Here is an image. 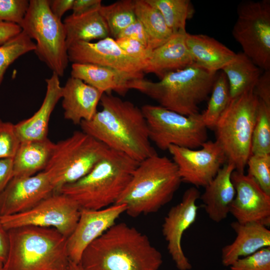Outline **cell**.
I'll return each mask as SVG.
<instances>
[{
  "instance_id": "19",
  "label": "cell",
  "mask_w": 270,
  "mask_h": 270,
  "mask_svg": "<svg viewBox=\"0 0 270 270\" xmlns=\"http://www.w3.org/2000/svg\"><path fill=\"white\" fill-rule=\"evenodd\" d=\"M104 92L70 76L62 86V107L65 119L74 124L89 120L97 112V106Z\"/></svg>"
},
{
  "instance_id": "38",
  "label": "cell",
  "mask_w": 270,
  "mask_h": 270,
  "mask_svg": "<svg viewBox=\"0 0 270 270\" xmlns=\"http://www.w3.org/2000/svg\"><path fill=\"white\" fill-rule=\"evenodd\" d=\"M27 0H0V22L20 25L27 11Z\"/></svg>"
},
{
  "instance_id": "18",
  "label": "cell",
  "mask_w": 270,
  "mask_h": 270,
  "mask_svg": "<svg viewBox=\"0 0 270 270\" xmlns=\"http://www.w3.org/2000/svg\"><path fill=\"white\" fill-rule=\"evenodd\" d=\"M54 192L44 171L30 176L13 177L0 194V216L26 211Z\"/></svg>"
},
{
  "instance_id": "1",
  "label": "cell",
  "mask_w": 270,
  "mask_h": 270,
  "mask_svg": "<svg viewBox=\"0 0 270 270\" xmlns=\"http://www.w3.org/2000/svg\"><path fill=\"white\" fill-rule=\"evenodd\" d=\"M100 102L102 110L80 124L82 131L138 162L158 154L141 108L110 94L104 93Z\"/></svg>"
},
{
  "instance_id": "31",
  "label": "cell",
  "mask_w": 270,
  "mask_h": 270,
  "mask_svg": "<svg viewBox=\"0 0 270 270\" xmlns=\"http://www.w3.org/2000/svg\"><path fill=\"white\" fill-rule=\"evenodd\" d=\"M98 11L107 24L110 34L114 39L136 20L134 0H122L109 5L102 4Z\"/></svg>"
},
{
  "instance_id": "36",
  "label": "cell",
  "mask_w": 270,
  "mask_h": 270,
  "mask_svg": "<svg viewBox=\"0 0 270 270\" xmlns=\"http://www.w3.org/2000/svg\"><path fill=\"white\" fill-rule=\"evenodd\" d=\"M230 267V270H270V246L238 259Z\"/></svg>"
},
{
  "instance_id": "27",
  "label": "cell",
  "mask_w": 270,
  "mask_h": 270,
  "mask_svg": "<svg viewBox=\"0 0 270 270\" xmlns=\"http://www.w3.org/2000/svg\"><path fill=\"white\" fill-rule=\"evenodd\" d=\"M98 10L79 14H72L63 22L68 48L77 42H91L109 36L107 24Z\"/></svg>"
},
{
  "instance_id": "47",
  "label": "cell",
  "mask_w": 270,
  "mask_h": 270,
  "mask_svg": "<svg viewBox=\"0 0 270 270\" xmlns=\"http://www.w3.org/2000/svg\"><path fill=\"white\" fill-rule=\"evenodd\" d=\"M64 270H84L80 263H75L71 260L69 262Z\"/></svg>"
},
{
  "instance_id": "14",
  "label": "cell",
  "mask_w": 270,
  "mask_h": 270,
  "mask_svg": "<svg viewBox=\"0 0 270 270\" xmlns=\"http://www.w3.org/2000/svg\"><path fill=\"white\" fill-rule=\"evenodd\" d=\"M200 196L195 186L186 190L181 202L170 208L162 226L167 249L179 270H190L192 268L182 248V240L185 231L196 220L198 210L196 201Z\"/></svg>"
},
{
  "instance_id": "26",
  "label": "cell",
  "mask_w": 270,
  "mask_h": 270,
  "mask_svg": "<svg viewBox=\"0 0 270 270\" xmlns=\"http://www.w3.org/2000/svg\"><path fill=\"white\" fill-rule=\"evenodd\" d=\"M55 143L48 138L21 142L14 157V177H26L43 171L52 154Z\"/></svg>"
},
{
  "instance_id": "7",
  "label": "cell",
  "mask_w": 270,
  "mask_h": 270,
  "mask_svg": "<svg viewBox=\"0 0 270 270\" xmlns=\"http://www.w3.org/2000/svg\"><path fill=\"white\" fill-rule=\"evenodd\" d=\"M258 102L254 89L230 98L214 128L216 141L222 148L226 162L233 164L240 172H244L252 154Z\"/></svg>"
},
{
  "instance_id": "5",
  "label": "cell",
  "mask_w": 270,
  "mask_h": 270,
  "mask_svg": "<svg viewBox=\"0 0 270 270\" xmlns=\"http://www.w3.org/2000/svg\"><path fill=\"white\" fill-rule=\"evenodd\" d=\"M217 75L195 64L164 76L154 82L136 80L132 89L146 95L159 106L181 114H198V106L210 94Z\"/></svg>"
},
{
  "instance_id": "6",
  "label": "cell",
  "mask_w": 270,
  "mask_h": 270,
  "mask_svg": "<svg viewBox=\"0 0 270 270\" xmlns=\"http://www.w3.org/2000/svg\"><path fill=\"white\" fill-rule=\"evenodd\" d=\"M8 232L3 270H64L68 265L67 238L56 229L24 226Z\"/></svg>"
},
{
  "instance_id": "42",
  "label": "cell",
  "mask_w": 270,
  "mask_h": 270,
  "mask_svg": "<svg viewBox=\"0 0 270 270\" xmlns=\"http://www.w3.org/2000/svg\"><path fill=\"white\" fill-rule=\"evenodd\" d=\"M13 177V159H0V194Z\"/></svg>"
},
{
  "instance_id": "15",
  "label": "cell",
  "mask_w": 270,
  "mask_h": 270,
  "mask_svg": "<svg viewBox=\"0 0 270 270\" xmlns=\"http://www.w3.org/2000/svg\"><path fill=\"white\" fill-rule=\"evenodd\" d=\"M69 62L90 64L144 76L146 64L128 56L110 36L96 42H77L68 48Z\"/></svg>"
},
{
  "instance_id": "9",
  "label": "cell",
  "mask_w": 270,
  "mask_h": 270,
  "mask_svg": "<svg viewBox=\"0 0 270 270\" xmlns=\"http://www.w3.org/2000/svg\"><path fill=\"white\" fill-rule=\"evenodd\" d=\"M22 30L36 42L34 50L38 58L59 77L69 62L63 22L51 11L48 0H30L20 24Z\"/></svg>"
},
{
  "instance_id": "29",
  "label": "cell",
  "mask_w": 270,
  "mask_h": 270,
  "mask_svg": "<svg viewBox=\"0 0 270 270\" xmlns=\"http://www.w3.org/2000/svg\"><path fill=\"white\" fill-rule=\"evenodd\" d=\"M134 9L136 18L148 34L151 50L164 44L174 34L160 12L146 0H134Z\"/></svg>"
},
{
  "instance_id": "30",
  "label": "cell",
  "mask_w": 270,
  "mask_h": 270,
  "mask_svg": "<svg viewBox=\"0 0 270 270\" xmlns=\"http://www.w3.org/2000/svg\"><path fill=\"white\" fill-rule=\"evenodd\" d=\"M158 9L172 33L185 32L187 20L192 18L194 9L190 0H146Z\"/></svg>"
},
{
  "instance_id": "33",
  "label": "cell",
  "mask_w": 270,
  "mask_h": 270,
  "mask_svg": "<svg viewBox=\"0 0 270 270\" xmlns=\"http://www.w3.org/2000/svg\"><path fill=\"white\" fill-rule=\"evenodd\" d=\"M36 48V44L22 30L0 46V85L8 67L20 56Z\"/></svg>"
},
{
  "instance_id": "17",
  "label": "cell",
  "mask_w": 270,
  "mask_h": 270,
  "mask_svg": "<svg viewBox=\"0 0 270 270\" xmlns=\"http://www.w3.org/2000/svg\"><path fill=\"white\" fill-rule=\"evenodd\" d=\"M126 210L124 204H114L97 210L82 209L78 224L67 238L69 260L80 263L86 247L101 236L116 223V220Z\"/></svg>"
},
{
  "instance_id": "35",
  "label": "cell",
  "mask_w": 270,
  "mask_h": 270,
  "mask_svg": "<svg viewBox=\"0 0 270 270\" xmlns=\"http://www.w3.org/2000/svg\"><path fill=\"white\" fill-rule=\"evenodd\" d=\"M246 166L248 174L270 195V154H251Z\"/></svg>"
},
{
  "instance_id": "20",
  "label": "cell",
  "mask_w": 270,
  "mask_h": 270,
  "mask_svg": "<svg viewBox=\"0 0 270 270\" xmlns=\"http://www.w3.org/2000/svg\"><path fill=\"white\" fill-rule=\"evenodd\" d=\"M186 32L173 34L166 42L153 50L144 72L154 74L160 80L168 74L192 64L186 42Z\"/></svg>"
},
{
  "instance_id": "16",
  "label": "cell",
  "mask_w": 270,
  "mask_h": 270,
  "mask_svg": "<svg viewBox=\"0 0 270 270\" xmlns=\"http://www.w3.org/2000/svg\"><path fill=\"white\" fill-rule=\"evenodd\" d=\"M236 194L230 213L241 224L270 225V195L248 174L234 170L231 176Z\"/></svg>"
},
{
  "instance_id": "25",
  "label": "cell",
  "mask_w": 270,
  "mask_h": 270,
  "mask_svg": "<svg viewBox=\"0 0 270 270\" xmlns=\"http://www.w3.org/2000/svg\"><path fill=\"white\" fill-rule=\"evenodd\" d=\"M186 42L194 63L211 72H217L230 62L236 53L206 34H186Z\"/></svg>"
},
{
  "instance_id": "49",
  "label": "cell",
  "mask_w": 270,
  "mask_h": 270,
  "mask_svg": "<svg viewBox=\"0 0 270 270\" xmlns=\"http://www.w3.org/2000/svg\"></svg>"
},
{
  "instance_id": "24",
  "label": "cell",
  "mask_w": 270,
  "mask_h": 270,
  "mask_svg": "<svg viewBox=\"0 0 270 270\" xmlns=\"http://www.w3.org/2000/svg\"><path fill=\"white\" fill-rule=\"evenodd\" d=\"M45 96L39 109L30 118L14 124L17 135L21 142L40 140L48 138L50 116L62 98V86L59 76L55 73L46 80Z\"/></svg>"
},
{
  "instance_id": "41",
  "label": "cell",
  "mask_w": 270,
  "mask_h": 270,
  "mask_svg": "<svg viewBox=\"0 0 270 270\" xmlns=\"http://www.w3.org/2000/svg\"><path fill=\"white\" fill-rule=\"evenodd\" d=\"M254 92L260 100L270 106V70H264L262 74Z\"/></svg>"
},
{
  "instance_id": "3",
  "label": "cell",
  "mask_w": 270,
  "mask_h": 270,
  "mask_svg": "<svg viewBox=\"0 0 270 270\" xmlns=\"http://www.w3.org/2000/svg\"><path fill=\"white\" fill-rule=\"evenodd\" d=\"M172 160L158 154L140 162L114 204H124L130 216L157 212L169 202L182 182Z\"/></svg>"
},
{
  "instance_id": "43",
  "label": "cell",
  "mask_w": 270,
  "mask_h": 270,
  "mask_svg": "<svg viewBox=\"0 0 270 270\" xmlns=\"http://www.w3.org/2000/svg\"><path fill=\"white\" fill-rule=\"evenodd\" d=\"M102 6L100 0H74L72 8V14L79 15L98 10Z\"/></svg>"
},
{
  "instance_id": "4",
  "label": "cell",
  "mask_w": 270,
  "mask_h": 270,
  "mask_svg": "<svg viewBox=\"0 0 270 270\" xmlns=\"http://www.w3.org/2000/svg\"><path fill=\"white\" fill-rule=\"evenodd\" d=\"M140 162L110 149L84 176L60 187L58 192L74 200L80 210H97L114 204Z\"/></svg>"
},
{
  "instance_id": "44",
  "label": "cell",
  "mask_w": 270,
  "mask_h": 270,
  "mask_svg": "<svg viewBox=\"0 0 270 270\" xmlns=\"http://www.w3.org/2000/svg\"><path fill=\"white\" fill-rule=\"evenodd\" d=\"M22 31L21 27L18 24L0 22V46L19 34Z\"/></svg>"
},
{
  "instance_id": "34",
  "label": "cell",
  "mask_w": 270,
  "mask_h": 270,
  "mask_svg": "<svg viewBox=\"0 0 270 270\" xmlns=\"http://www.w3.org/2000/svg\"><path fill=\"white\" fill-rule=\"evenodd\" d=\"M252 154H270V106L259 100L251 145Z\"/></svg>"
},
{
  "instance_id": "11",
  "label": "cell",
  "mask_w": 270,
  "mask_h": 270,
  "mask_svg": "<svg viewBox=\"0 0 270 270\" xmlns=\"http://www.w3.org/2000/svg\"><path fill=\"white\" fill-rule=\"evenodd\" d=\"M237 14L233 37L256 66L270 70V0L241 2Z\"/></svg>"
},
{
  "instance_id": "32",
  "label": "cell",
  "mask_w": 270,
  "mask_h": 270,
  "mask_svg": "<svg viewBox=\"0 0 270 270\" xmlns=\"http://www.w3.org/2000/svg\"><path fill=\"white\" fill-rule=\"evenodd\" d=\"M230 100V90L225 74H217L206 110L201 114L207 128L213 129Z\"/></svg>"
},
{
  "instance_id": "48",
  "label": "cell",
  "mask_w": 270,
  "mask_h": 270,
  "mask_svg": "<svg viewBox=\"0 0 270 270\" xmlns=\"http://www.w3.org/2000/svg\"><path fill=\"white\" fill-rule=\"evenodd\" d=\"M0 270H3V264L0 262Z\"/></svg>"
},
{
  "instance_id": "22",
  "label": "cell",
  "mask_w": 270,
  "mask_h": 270,
  "mask_svg": "<svg viewBox=\"0 0 270 270\" xmlns=\"http://www.w3.org/2000/svg\"><path fill=\"white\" fill-rule=\"evenodd\" d=\"M234 165L226 162L219 170L213 180L205 188L200 196L203 206L210 218L220 222L226 218L236 191L231 179Z\"/></svg>"
},
{
  "instance_id": "21",
  "label": "cell",
  "mask_w": 270,
  "mask_h": 270,
  "mask_svg": "<svg viewBox=\"0 0 270 270\" xmlns=\"http://www.w3.org/2000/svg\"><path fill=\"white\" fill-rule=\"evenodd\" d=\"M71 76L104 93L115 92L124 96L132 89L133 82L144 76L128 74L117 70L90 64L74 63L72 65Z\"/></svg>"
},
{
  "instance_id": "46",
  "label": "cell",
  "mask_w": 270,
  "mask_h": 270,
  "mask_svg": "<svg viewBox=\"0 0 270 270\" xmlns=\"http://www.w3.org/2000/svg\"><path fill=\"white\" fill-rule=\"evenodd\" d=\"M9 249L8 232L0 222V262H6Z\"/></svg>"
},
{
  "instance_id": "23",
  "label": "cell",
  "mask_w": 270,
  "mask_h": 270,
  "mask_svg": "<svg viewBox=\"0 0 270 270\" xmlns=\"http://www.w3.org/2000/svg\"><path fill=\"white\" fill-rule=\"evenodd\" d=\"M236 233L234 242L222 248V262L230 266L238 259L250 255L259 250L270 246V230L258 222L230 224Z\"/></svg>"
},
{
  "instance_id": "39",
  "label": "cell",
  "mask_w": 270,
  "mask_h": 270,
  "mask_svg": "<svg viewBox=\"0 0 270 270\" xmlns=\"http://www.w3.org/2000/svg\"><path fill=\"white\" fill-rule=\"evenodd\" d=\"M118 46L129 56L146 64L152 51L140 42L128 38L115 39Z\"/></svg>"
},
{
  "instance_id": "37",
  "label": "cell",
  "mask_w": 270,
  "mask_h": 270,
  "mask_svg": "<svg viewBox=\"0 0 270 270\" xmlns=\"http://www.w3.org/2000/svg\"><path fill=\"white\" fill-rule=\"evenodd\" d=\"M20 143L14 124L0 120V159L13 158Z\"/></svg>"
},
{
  "instance_id": "28",
  "label": "cell",
  "mask_w": 270,
  "mask_h": 270,
  "mask_svg": "<svg viewBox=\"0 0 270 270\" xmlns=\"http://www.w3.org/2000/svg\"><path fill=\"white\" fill-rule=\"evenodd\" d=\"M228 80L230 98L254 88L262 74L260 68L242 52L222 68Z\"/></svg>"
},
{
  "instance_id": "12",
  "label": "cell",
  "mask_w": 270,
  "mask_h": 270,
  "mask_svg": "<svg viewBox=\"0 0 270 270\" xmlns=\"http://www.w3.org/2000/svg\"><path fill=\"white\" fill-rule=\"evenodd\" d=\"M80 212L74 200L54 192L26 211L0 216V222L7 230L24 226L52 228L68 238L78 224Z\"/></svg>"
},
{
  "instance_id": "45",
  "label": "cell",
  "mask_w": 270,
  "mask_h": 270,
  "mask_svg": "<svg viewBox=\"0 0 270 270\" xmlns=\"http://www.w3.org/2000/svg\"><path fill=\"white\" fill-rule=\"evenodd\" d=\"M74 0H49V5L53 14L60 19L64 14L72 10Z\"/></svg>"
},
{
  "instance_id": "13",
  "label": "cell",
  "mask_w": 270,
  "mask_h": 270,
  "mask_svg": "<svg viewBox=\"0 0 270 270\" xmlns=\"http://www.w3.org/2000/svg\"><path fill=\"white\" fill-rule=\"evenodd\" d=\"M168 150L177 166L182 182L195 187L207 186L226 162L216 141H206L198 150L171 145Z\"/></svg>"
},
{
  "instance_id": "2",
  "label": "cell",
  "mask_w": 270,
  "mask_h": 270,
  "mask_svg": "<svg viewBox=\"0 0 270 270\" xmlns=\"http://www.w3.org/2000/svg\"><path fill=\"white\" fill-rule=\"evenodd\" d=\"M160 252L148 237L126 223L115 224L84 251V270H158Z\"/></svg>"
},
{
  "instance_id": "8",
  "label": "cell",
  "mask_w": 270,
  "mask_h": 270,
  "mask_svg": "<svg viewBox=\"0 0 270 270\" xmlns=\"http://www.w3.org/2000/svg\"><path fill=\"white\" fill-rule=\"evenodd\" d=\"M110 149L91 136L76 130L68 138L55 143L44 171L55 192L87 174Z\"/></svg>"
},
{
  "instance_id": "40",
  "label": "cell",
  "mask_w": 270,
  "mask_h": 270,
  "mask_svg": "<svg viewBox=\"0 0 270 270\" xmlns=\"http://www.w3.org/2000/svg\"><path fill=\"white\" fill-rule=\"evenodd\" d=\"M128 38L135 40L148 48L149 40L148 34L142 24L137 18L121 32L117 38Z\"/></svg>"
},
{
  "instance_id": "10",
  "label": "cell",
  "mask_w": 270,
  "mask_h": 270,
  "mask_svg": "<svg viewBox=\"0 0 270 270\" xmlns=\"http://www.w3.org/2000/svg\"><path fill=\"white\" fill-rule=\"evenodd\" d=\"M146 120L150 140L162 150L171 146L196 149L207 141V128L201 114L186 116L160 106L140 108Z\"/></svg>"
}]
</instances>
